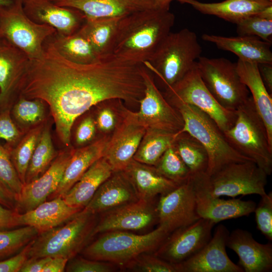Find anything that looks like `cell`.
<instances>
[{
	"label": "cell",
	"instance_id": "680465c9",
	"mask_svg": "<svg viewBox=\"0 0 272 272\" xmlns=\"http://www.w3.org/2000/svg\"><path fill=\"white\" fill-rule=\"evenodd\" d=\"M20 1H22V2H23V1H24V0H20Z\"/></svg>",
	"mask_w": 272,
	"mask_h": 272
},
{
	"label": "cell",
	"instance_id": "e575fe53",
	"mask_svg": "<svg viewBox=\"0 0 272 272\" xmlns=\"http://www.w3.org/2000/svg\"><path fill=\"white\" fill-rule=\"evenodd\" d=\"M175 134L177 137L173 146L189 169L190 174L206 172L209 159L203 146L187 132Z\"/></svg>",
	"mask_w": 272,
	"mask_h": 272
},
{
	"label": "cell",
	"instance_id": "7402d4cb",
	"mask_svg": "<svg viewBox=\"0 0 272 272\" xmlns=\"http://www.w3.org/2000/svg\"><path fill=\"white\" fill-rule=\"evenodd\" d=\"M138 199L133 185L124 173L115 172L100 185L84 209L97 215Z\"/></svg>",
	"mask_w": 272,
	"mask_h": 272
},
{
	"label": "cell",
	"instance_id": "7bdbcfd3",
	"mask_svg": "<svg viewBox=\"0 0 272 272\" xmlns=\"http://www.w3.org/2000/svg\"><path fill=\"white\" fill-rule=\"evenodd\" d=\"M147 253L139 255L122 268L139 272H177L174 264Z\"/></svg>",
	"mask_w": 272,
	"mask_h": 272
},
{
	"label": "cell",
	"instance_id": "9a60e30c",
	"mask_svg": "<svg viewBox=\"0 0 272 272\" xmlns=\"http://www.w3.org/2000/svg\"><path fill=\"white\" fill-rule=\"evenodd\" d=\"M122 120L107 143L104 157L113 172L123 171L133 159L146 128L136 113L122 108Z\"/></svg>",
	"mask_w": 272,
	"mask_h": 272
},
{
	"label": "cell",
	"instance_id": "7c38bea8",
	"mask_svg": "<svg viewBox=\"0 0 272 272\" xmlns=\"http://www.w3.org/2000/svg\"><path fill=\"white\" fill-rule=\"evenodd\" d=\"M142 74L145 89L144 96L139 102L140 110L135 112L138 120L146 129L179 132L183 126L180 114L158 89L144 65Z\"/></svg>",
	"mask_w": 272,
	"mask_h": 272
},
{
	"label": "cell",
	"instance_id": "8992f818",
	"mask_svg": "<svg viewBox=\"0 0 272 272\" xmlns=\"http://www.w3.org/2000/svg\"><path fill=\"white\" fill-rule=\"evenodd\" d=\"M235 111L234 123L223 132L226 140L237 152L251 159L270 175L272 146L251 96Z\"/></svg>",
	"mask_w": 272,
	"mask_h": 272
},
{
	"label": "cell",
	"instance_id": "603a6c76",
	"mask_svg": "<svg viewBox=\"0 0 272 272\" xmlns=\"http://www.w3.org/2000/svg\"><path fill=\"white\" fill-rule=\"evenodd\" d=\"M83 209L69 205L62 197L54 198L31 210L18 213L16 226H31L40 234L65 223Z\"/></svg>",
	"mask_w": 272,
	"mask_h": 272
},
{
	"label": "cell",
	"instance_id": "30bf717a",
	"mask_svg": "<svg viewBox=\"0 0 272 272\" xmlns=\"http://www.w3.org/2000/svg\"><path fill=\"white\" fill-rule=\"evenodd\" d=\"M208 175V174H207ZM267 175L252 161L230 164L211 175H208L211 194L227 196L265 195Z\"/></svg>",
	"mask_w": 272,
	"mask_h": 272
},
{
	"label": "cell",
	"instance_id": "b9f144b4",
	"mask_svg": "<svg viewBox=\"0 0 272 272\" xmlns=\"http://www.w3.org/2000/svg\"><path fill=\"white\" fill-rule=\"evenodd\" d=\"M236 25V32L239 36H255L271 42L272 20L263 18L257 13Z\"/></svg>",
	"mask_w": 272,
	"mask_h": 272
},
{
	"label": "cell",
	"instance_id": "5b68a950",
	"mask_svg": "<svg viewBox=\"0 0 272 272\" xmlns=\"http://www.w3.org/2000/svg\"><path fill=\"white\" fill-rule=\"evenodd\" d=\"M170 233L161 225L142 235L124 231L107 232L86 246L81 253L86 258L109 262L123 268L139 255L154 252Z\"/></svg>",
	"mask_w": 272,
	"mask_h": 272
},
{
	"label": "cell",
	"instance_id": "8fae6325",
	"mask_svg": "<svg viewBox=\"0 0 272 272\" xmlns=\"http://www.w3.org/2000/svg\"><path fill=\"white\" fill-rule=\"evenodd\" d=\"M164 96L174 97L199 108L215 121L223 132L233 125L236 118V110L223 107L207 89L196 63L181 80L166 89Z\"/></svg>",
	"mask_w": 272,
	"mask_h": 272
},
{
	"label": "cell",
	"instance_id": "74e56055",
	"mask_svg": "<svg viewBox=\"0 0 272 272\" xmlns=\"http://www.w3.org/2000/svg\"><path fill=\"white\" fill-rule=\"evenodd\" d=\"M39 234L35 228L29 226L0 230V258L19 252Z\"/></svg>",
	"mask_w": 272,
	"mask_h": 272
},
{
	"label": "cell",
	"instance_id": "1f68e13d",
	"mask_svg": "<svg viewBox=\"0 0 272 272\" xmlns=\"http://www.w3.org/2000/svg\"><path fill=\"white\" fill-rule=\"evenodd\" d=\"M120 18L86 17L78 31L89 41L99 56H104L112 54Z\"/></svg>",
	"mask_w": 272,
	"mask_h": 272
},
{
	"label": "cell",
	"instance_id": "cb8c5ba5",
	"mask_svg": "<svg viewBox=\"0 0 272 272\" xmlns=\"http://www.w3.org/2000/svg\"><path fill=\"white\" fill-rule=\"evenodd\" d=\"M30 59L20 49L0 38V106H5L19 87Z\"/></svg>",
	"mask_w": 272,
	"mask_h": 272
},
{
	"label": "cell",
	"instance_id": "681fc988",
	"mask_svg": "<svg viewBox=\"0 0 272 272\" xmlns=\"http://www.w3.org/2000/svg\"><path fill=\"white\" fill-rule=\"evenodd\" d=\"M115 123V114L110 109L106 108L100 111L96 121L99 129L103 131H109L114 128Z\"/></svg>",
	"mask_w": 272,
	"mask_h": 272
},
{
	"label": "cell",
	"instance_id": "836d02e7",
	"mask_svg": "<svg viewBox=\"0 0 272 272\" xmlns=\"http://www.w3.org/2000/svg\"><path fill=\"white\" fill-rule=\"evenodd\" d=\"M176 137L175 133L146 129L133 160L155 166L166 150L173 144Z\"/></svg>",
	"mask_w": 272,
	"mask_h": 272
},
{
	"label": "cell",
	"instance_id": "f907efd6",
	"mask_svg": "<svg viewBox=\"0 0 272 272\" xmlns=\"http://www.w3.org/2000/svg\"><path fill=\"white\" fill-rule=\"evenodd\" d=\"M18 212L0 203V230L10 229L16 226Z\"/></svg>",
	"mask_w": 272,
	"mask_h": 272
},
{
	"label": "cell",
	"instance_id": "f35d334b",
	"mask_svg": "<svg viewBox=\"0 0 272 272\" xmlns=\"http://www.w3.org/2000/svg\"><path fill=\"white\" fill-rule=\"evenodd\" d=\"M155 167L165 177L179 184L187 181L191 175L173 144L166 150Z\"/></svg>",
	"mask_w": 272,
	"mask_h": 272
},
{
	"label": "cell",
	"instance_id": "484cf974",
	"mask_svg": "<svg viewBox=\"0 0 272 272\" xmlns=\"http://www.w3.org/2000/svg\"><path fill=\"white\" fill-rule=\"evenodd\" d=\"M55 4L77 9L87 17H122L155 7L154 0H51Z\"/></svg>",
	"mask_w": 272,
	"mask_h": 272
},
{
	"label": "cell",
	"instance_id": "816d5d0a",
	"mask_svg": "<svg viewBox=\"0 0 272 272\" xmlns=\"http://www.w3.org/2000/svg\"><path fill=\"white\" fill-rule=\"evenodd\" d=\"M50 257H29L25 262L20 272H42Z\"/></svg>",
	"mask_w": 272,
	"mask_h": 272
},
{
	"label": "cell",
	"instance_id": "5bb4252c",
	"mask_svg": "<svg viewBox=\"0 0 272 272\" xmlns=\"http://www.w3.org/2000/svg\"><path fill=\"white\" fill-rule=\"evenodd\" d=\"M156 208L159 225L165 226L170 233L200 219L191 175L185 182L161 195Z\"/></svg>",
	"mask_w": 272,
	"mask_h": 272
},
{
	"label": "cell",
	"instance_id": "e0dca14e",
	"mask_svg": "<svg viewBox=\"0 0 272 272\" xmlns=\"http://www.w3.org/2000/svg\"><path fill=\"white\" fill-rule=\"evenodd\" d=\"M223 224L217 226L209 242L196 253L175 265L177 272H243L227 255L229 235Z\"/></svg>",
	"mask_w": 272,
	"mask_h": 272
},
{
	"label": "cell",
	"instance_id": "ac0fdd59",
	"mask_svg": "<svg viewBox=\"0 0 272 272\" xmlns=\"http://www.w3.org/2000/svg\"><path fill=\"white\" fill-rule=\"evenodd\" d=\"M156 207L157 203L154 200L138 199L102 213L94 228L92 236L109 231L146 228L158 222Z\"/></svg>",
	"mask_w": 272,
	"mask_h": 272
},
{
	"label": "cell",
	"instance_id": "4316f807",
	"mask_svg": "<svg viewBox=\"0 0 272 272\" xmlns=\"http://www.w3.org/2000/svg\"><path fill=\"white\" fill-rule=\"evenodd\" d=\"M109 139L104 137L91 145L73 150L59 185L48 199L63 197L89 167L104 156Z\"/></svg>",
	"mask_w": 272,
	"mask_h": 272
},
{
	"label": "cell",
	"instance_id": "4fadbf2b",
	"mask_svg": "<svg viewBox=\"0 0 272 272\" xmlns=\"http://www.w3.org/2000/svg\"><path fill=\"white\" fill-rule=\"evenodd\" d=\"M215 225L200 218L178 228L168 235L153 254L172 264L180 263L194 255L209 242Z\"/></svg>",
	"mask_w": 272,
	"mask_h": 272
},
{
	"label": "cell",
	"instance_id": "2e32d148",
	"mask_svg": "<svg viewBox=\"0 0 272 272\" xmlns=\"http://www.w3.org/2000/svg\"><path fill=\"white\" fill-rule=\"evenodd\" d=\"M194 187L197 212L200 218L216 224L225 220L248 216L253 213L256 203L239 198L224 199L213 196L209 190L206 172L191 175Z\"/></svg>",
	"mask_w": 272,
	"mask_h": 272
},
{
	"label": "cell",
	"instance_id": "6da1fadb",
	"mask_svg": "<svg viewBox=\"0 0 272 272\" xmlns=\"http://www.w3.org/2000/svg\"><path fill=\"white\" fill-rule=\"evenodd\" d=\"M143 65L110 54L89 64L62 56L52 42L40 57L30 60L19 90L23 97L49 106L57 135L67 146L78 117L102 102L139 103L144 95Z\"/></svg>",
	"mask_w": 272,
	"mask_h": 272
},
{
	"label": "cell",
	"instance_id": "ab89813d",
	"mask_svg": "<svg viewBox=\"0 0 272 272\" xmlns=\"http://www.w3.org/2000/svg\"><path fill=\"white\" fill-rule=\"evenodd\" d=\"M13 114L16 120L24 126H31L41 122L45 116L42 101L21 97L15 105Z\"/></svg>",
	"mask_w": 272,
	"mask_h": 272
},
{
	"label": "cell",
	"instance_id": "c3c4849f",
	"mask_svg": "<svg viewBox=\"0 0 272 272\" xmlns=\"http://www.w3.org/2000/svg\"><path fill=\"white\" fill-rule=\"evenodd\" d=\"M96 131V123L94 119L88 117L80 124L76 131V141L80 145L90 141L94 137Z\"/></svg>",
	"mask_w": 272,
	"mask_h": 272
},
{
	"label": "cell",
	"instance_id": "44dd1931",
	"mask_svg": "<svg viewBox=\"0 0 272 272\" xmlns=\"http://www.w3.org/2000/svg\"><path fill=\"white\" fill-rule=\"evenodd\" d=\"M227 247L239 257V265L245 272H269L272 270V244H261L251 233L236 229L229 233Z\"/></svg>",
	"mask_w": 272,
	"mask_h": 272
},
{
	"label": "cell",
	"instance_id": "3957f363",
	"mask_svg": "<svg viewBox=\"0 0 272 272\" xmlns=\"http://www.w3.org/2000/svg\"><path fill=\"white\" fill-rule=\"evenodd\" d=\"M164 97L178 111L183 121L182 128L176 134L187 132L206 149L209 159L206 172L208 175L230 164L252 161L239 153L229 144L215 121L206 113L174 97Z\"/></svg>",
	"mask_w": 272,
	"mask_h": 272
},
{
	"label": "cell",
	"instance_id": "f546056e",
	"mask_svg": "<svg viewBox=\"0 0 272 272\" xmlns=\"http://www.w3.org/2000/svg\"><path fill=\"white\" fill-rule=\"evenodd\" d=\"M113 171L102 157L94 163L62 197L69 205L84 209Z\"/></svg>",
	"mask_w": 272,
	"mask_h": 272
},
{
	"label": "cell",
	"instance_id": "db71d44e",
	"mask_svg": "<svg viewBox=\"0 0 272 272\" xmlns=\"http://www.w3.org/2000/svg\"><path fill=\"white\" fill-rule=\"evenodd\" d=\"M69 259L62 257H51L43 268L42 272H63Z\"/></svg>",
	"mask_w": 272,
	"mask_h": 272
},
{
	"label": "cell",
	"instance_id": "52a82bcc",
	"mask_svg": "<svg viewBox=\"0 0 272 272\" xmlns=\"http://www.w3.org/2000/svg\"><path fill=\"white\" fill-rule=\"evenodd\" d=\"M96 215L83 209L65 223L39 234L30 243L29 258H74L93 237Z\"/></svg>",
	"mask_w": 272,
	"mask_h": 272
},
{
	"label": "cell",
	"instance_id": "6f0895ef",
	"mask_svg": "<svg viewBox=\"0 0 272 272\" xmlns=\"http://www.w3.org/2000/svg\"><path fill=\"white\" fill-rule=\"evenodd\" d=\"M12 0H0V7L7 5L11 3Z\"/></svg>",
	"mask_w": 272,
	"mask_h": 272
},
{
	"label": "cell",
	"instance_id": "bcb514c9",
	"mask_svg": "<svg viewBox=\"0 0 272 272\" xmlns=\"http://www.w3.org/2000/svg\"><path fill=\"white\" fill-rule=\"evenodd\" d=\"M22 132L13 120L10 112L5 109L0 113V139L9 145L18 142L21 139Z\"/></svg>",
	"mask_w": 272,
	"mask_h": 272
},
{
	"label": "cell",
	"instance_id": "277c9868",
	"mask_svg": "<svg viewBox=\"0 0 272 272\" xmlns=\"http://www.w3.org/2000/svg\"><path fill=\"white\" fill-rule=\"evenodd\" d=\"M201 52L196 33L184 28L176 32H170L143 65L158 76L166 89L195 66Z\"/></svg>",
	"mask_w": 272,
	"mask_h": 272
},
{
	"label": "cell",
	"instance_id": "ba28073f",
	"mask_svg": "<svg viewBox=\"0 0 272 272\" xmlns=\"http://www.w3.org/2000/svg\"><path fill=\"white\" fill-rule=\"evenodd\" d=\"M56 33L52 27L31 20L20 0H12L0 7V38L20 49L30 60L40 57L46 39Z\"/></svg>",
	"mask_w": 272,
	"mask_h": 272
},
{
	"label": "cell",
	"instance_id": "ee69618b",
	"mask_svg": "<svg viewBox=\"0 0 272 272\" xmlns=\"http://www.w3.org/2000/svg\"><path fill=\"white\" fill-rule=\"evenodd\" d=\"M255 213L257 228L268 240L272 241V192L261 196Z\"/></svg>",
	"mask_w": 272,
	"mask_h": 272
},
{
	"label": "cell",
	"instance_id": "4dcf8cb0",
	"mask_svg": "<svg viewBox=\"0 0 272 272\" xmlns=\"http://www.w3.org/2000/svg\"><path fill=\"white\" fill-rule=\"evenodd\" d=\"M191 6L202 14L215 16L236 24L272 6V1L225 0L218 3H206L193 0Z\"/></svg>",
	"mask_w": 272,
	"mask_h": 272
},
{
	"label": "cell",
	"instance_id": "f5cc1de1",
	"mask_svg": "<svg viewBox=\"0 0 272 272\" xmlns=\"http://www.w3.org/2000/svg\"><path fill=\"white\" fill-rule=\"evenodd\" d=\"M258 67L261 79L268 92L272 94V64L258 63Z\"/></svg>",
	"mask_w": 272,
	"mask_h": 272
},
{
	"label": "cell",
	"instance_id": "d6986e66",
	"mask_svg": "<svg viewBox=\"0 0 272 272\" xmlns=\"http://www.w3.org/2000/svg\"><path fill=\"white\" fill-rule=\"evenodd\" d=\"M23 6L31 20L52 27L59 35H69L77 32L86 19L81 11L58 6L51 0H24Z\"/></svg>",
	"mask_w": 272,
	"mask_h": 272
},
{
	"label": "cell",
	"instance_id": "7dc6e473",
	"mask_svg": "<svg viewBox=\"0 0 272 272\" xmlns=\"http://www.w3.org/2000/svg\"><path fill=\"white\" fill-rule=\"evenodd\" d=\"M30 243L17 254L0 261V272H20L24 263L29 258Z\"/></svg>",
	"mask_w": 272,
	"mask_h": 272
},
{
	"label": "cell",
	"instance_id": "91938a15",
	"mask_svg": "<svg viewBox=\"0 0 272 272\" xmlns=\"http://www.w3.org/2000/svg\"><path fill=\"white\" fill-rule=\"evenodd\" d=\"M272 1V0H271Z\"/></svg>",
	"mask_w": 272,
	"mask_h": 272
},
{
	"label": "cell",
	"instance_id": "9c48e42d",
	"mask_svg": "<svg viewBox=\"0 0 272 272\" xmlns=\"http://www.w3.org/2000/svg\"><path fill=\"white\" fill-rule=\"evenodd\" d=\"M199 74L207 89L225 108L235 111L250 97L241 82L235 63L224 58L200 56L196 61Z\"/></svg>",
	"mask_w": 272,
	"mask_h": 272
},
{
	"label": "cell",
	"instance_id": "7a4b0ae2",
	"mask_svg": "<svg viewBox=\"0 0 272 272\" xmlns=\"http://www.w3.org/2000/svg\"><path fill=\"white\" fill-rule=\"evenodd\" d=\"M174 22L169 10L155 7L121 17L112 54L143 64L171 32Z\"/></svg>",
	"mask_w": 272,
	"mask_h": 272
},
{
	"label": "cell",
	"instance_id": "d6a6232c",
	"mask_svg": "<svg viewBox=\"0 0 272 272\" xmlns=\"http://www.w3.org/2000/svg\"><path fill=\"white\" fill-rule=\"evenodd\" d=\"M52 43L62 56L75 63H92L102 57L97 54L89 41L78 30L69 35L56 33Z\"/></svg>",
	"mask_w": 272,
	"mask_h": 272
},
{
	"label": "cell",
	"instance_id": "83f0119b",
	"mask_svg": "<svg viewBox=\"0 0 272 272\" xmlns=\"http://www.w3.org/2000/svg\"><path fill=\"white\" fill-rule=\"evenodd\" d=\"M133 185L139 199L152 200L180 184L166 178L155 167L132 160L123 171Z\"/></svg>",
	"mask_w": 272,
	"mask_h": 272
},
{
	"label": "cell",
	"instance_id": "8d00e7d4",
	"mask_svg": "<svg viewBox=\"0 0 272 272\" xmlns=\"http://www.w3.org/2000/svg\"><path fill=\"white\" fill-rule=\"evenodd\" d=\"M43 127L39 124L31 129L10 151L12 161L23 185L29 162Z\"/></svg>",
	"mask_w": 272,
	"mask_h": 272
},
{
	"label": "cell",
	"instance_id": "ffe728a7",
	"mask_svg": "<svg viewBox=\"0 0 272 272\" xmlns=\"http://www.w3.org/2000/svg\"><path fill=\"white\" fill-rule=\"evenodd\" d=\"M72 151L59 153L49 168L40 177L24 184L17 201L16 211L22 214L44 202L56 190Z\"/></svg>",
	"mask_w": 272,
	"mask_h": 272
},
{
	"label": "cell",
	"instance_id": "d590c367",
	"mask_svg": "<svg viewBox=\"0 0 272 272\" xmlns=\"http://www.w3.org/2000/svg\"><path fill=\"white\" fill-rule=\"evenodd\" d=\"M56 156L50 128L46 125L43 127L29 162L25 184L42 175L49 168Z\"/></svg>",
	"mask_w": 272,
	"mask_h": 272
},
{
	"label": "cell",
	"instance_id": "9f6ffc18",
	"mask_svg": "<svg viewBox=\"0 0 272 272\" xmlns=\"http://www.w3.org/2000/svg\"><path fill=\"white\" fill-rule=\"evenodd\" d=\"M174 1L181 4H187L190 5L193 1V0H154V6L158 9L169 10L171 3Z\"/></svg>",
	"mask_w": 272,
	"mask_h": 272
},
{
	"label": "cell",
	"instance_id": "60d3db41",
	"mask_svg": "<svg viewBox=\"0 0 272 272\" xmlns=\"http://www.w3.org/2000/svg\"><path fill=\"white\" fill-rule=\"evenodd\" d=\"M0 181L17 201L21 195L23 184L14 167L10 151L0 144Z\"/></svg>",
	"mask_w": 272,
	"mask_h": 272
},
{
	"label": "cell",
	"instance_id": "d4e9b609",
	"mask_svg": "<svg viewBox=\"0 0 272 272\" xmlns=\"http://www.w3.org/2000/svg\"><path fill=\"white\" fill-rule=\"evenodd\" d=\"M202 39L214 44L218 48L234 53L238 59L256 63L272 64L271 42L257 37H226L204 34Z\"/></svg>",
	"mask_w": 272,
	"mask_h": 272
},
{
	"label": "cell",
	"instance_id": "11a10c76",
	"mask_svg": "<svg viewBox=\"0 0 272 272\" xmlns=\"http://www.w3.org/2000/svg\"><path fill=\"white\" fill-rule=\"evenodd\" d=\"M0 203L7 208L16 211V200L1 181Z\"/></svg>",
	"mask_w": 272,
	"mask_h": 272
},
{
	"label": "cell",
	"instance_id": "f6af8a7d",
	"mask_svg": "<svg viewBox=\"0 0 272 272\" xmlns=\"http://www.w3.org/2000/svg\"><path fill=\"white\" fill-rule=\"evenodd\" d=\"M117 266L109 262L75 256L69 260L65 270L71 272H111Z\"/></svg>",
	"mask_w": 272,
	"mask_h": 272
},
{
	"label": "cell",
	"instance_id": "f1b7e54d",
	"mask_svg": "<svg viewBox=\"0 0 272 272\" xmlns=\"http://www.w3.org/2000/svg\"><path fill=\"white\" fill-rule=\"evenodd\" d=\"M236 67L241 82L248 89L255 108L265 126L272 146V98L260 77L258 64L238 59Z\"/></svg>",
	"mask_w": 272,
	"mask_h": 272
}]
</instances>
